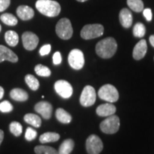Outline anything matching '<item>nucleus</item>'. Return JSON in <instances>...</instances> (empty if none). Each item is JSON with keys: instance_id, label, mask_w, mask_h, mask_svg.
Returning <instances> with one entry per match:
<instances>
[{"instance_id": "nucleus-17", "label": "nucleus", "mask_w": 154, "mask_h": 154, "mask_svg": "<svg viewBox=\"0 0 154 154\" xmlns=\"http://www.w3.org/2000/svg\"><path fill=\"white\" fill-rule=\"evenodd\" d=\"M119 20L124 28H129L132 25L133 16L131 11L128 9H121L119 14Z\"/></svg>"}, {"instance_id": "nucleus-25", "label": "nucleus", "mask_w": 154, "mask_h": 154, "mask_svg": "<svg viewBox=\"0 0 154 154\" xmlns=\"http://www.w3.org/2000/svg\"><path fill=\"white\" fill-rule=\"evenodd\" d=\"M25 82L29 87L33 91H36L39 87V82L38 79L32 74H27L25 76Z\"/></svg>"}, {"instance_id": "nucleus-41", "label": "nucleus", "mask_w": 154, "mask_h": 154, "mask_svg": "<svg viewBox=\"0 0 154 154\" xmlns=\"http://www.w3.org/2000/svg\"><path fill=\"white\" fill-rule=\"evenodd\" d=\"M1 29H2V26H1V25H0V32H1Z\"/></svg>"}, {"instance_id": "nucleus-14", "label": "nucleus", "mask_w": 154, "mask_h": 154, "mask_svg": "<svg viewBox=\"0 0 154 154\" xmlns=\"http://www.w3.org/2000/svg\"><path fill=\"white\" fill-rule=\"evenodd\" d=\"M147 52V43L145 39H141L136 44L133 50V57L136 60H140Z\"/></svg>"}, {"instance_id": "nucleus-26", "label": "nucleus", "mask_w": 154, "mask_h": 154, "mask_svg": "<svg viewBox=\"0 0 154 154\" xmlns=\"http://www.w3.org/2000/svg\"><path fill=\"white\" fill-rule=\"evenodd\" d=\"M127 5L131 10L140 12L143 10V2L142 0H127Z\"/></svg>"}, {"instance_id": "nucleus-40", "label": "nucleus", "mask_w": 154, "mask_h": 154, "mask_svg": "<svg viewBox=\"0 0 154 154\" xmlns=\"http://www.w3.org/2000/svg\"><path fill=\"white\" fill-rule=\"evenodd\" d=\"M78 2H84L87 1V0H77Z\"/></svg>"}, {"instance_id": "nucleus-4", "label": "nucleus", "mask_w": 154, "mask_h": 154, "mask_svg": "<svg viewBox=\"0 0 154 154\" xmlns=\"http://www.w3.org/2000/svg\"><path fill=\"white\" fill-rule=\"evenodd\" d=\"M56 33L61 39L67 40L72 38L73 28L70 20L67 18L60 19L56 26Z\"/></svg>"}, {"instance_id": "nucleus-9", "label": "nucleus", "mask_w": 154, "mask_h": 154, "mask_svg": "<svg viewBox=\"0 0 154 154\" xmlns=\"http://www.w3.org/2000/svg\"><path fill=\"white\" fill-rule=\"evenodd\" d=\"M96 98L95 89L91 86H86L81 94L80 103L84 107L91 106L95 103Z\"/></svg>"}, {"instance_id": "nucleus-27", "label": "nucleus", "mask_w": 154, "mask_h": 154, "mask_svg": "<svg viewBox=\"0 0 154 154\" xmlns=\"http://www.w3.org/2000/svg\"><path fill=\"white\" fill-rule=\"evenodd\" d=\"M36 154H58V151L52 147L47 146H37L34 148Z\"/></svg>"}, {"instance_id": "nucleus-11", "label": "nucleus", "mask_w": 154, "mask_h": 154, "mask_svg": "<svg viewBox=\"0 0 154 154\" xmlns=\"http://www.w3.org/2000/svg\"><path fill=\"white\" fill-rule=\"evenodd\" d=\"M22 38L23 46L28 51H32L37 47L38 38L35 34L31 32H26L22 34Z\"/></svg>"}, {"instance_id": "nucleus-22", "label": "nucleus", "mask_w": 154, "mask_h": 154, "mask_svg": "<svg viewBox=\"0 0 154 154\" xmlns=\"http://www.w3.org/2000/svg\"><path fill=\"white\" fill-rule=\"evenodd\" d=\"M60 136L59 134L54 132H47L44 133L39 137V141L42 143H50V142H55L59 140Z\"/></svg>"}, {"instance_id": "nucleus-6", "label": "nucleus", "mask_w": 154, "mask_h": 154, "mask_svg": "<svg viewBox=\"0 0 154 154\" xmlns=\"http://www.w3.org/2000/svg\"><path fill=\"white\" fill-rule=\"evenodd\" d=\"M100 99L110 103L118 101L119 94L118 90L111 84H106L100 88L98 92Z\"/></svg>"}, {"instance_id": "nucleus-20", "label": "nucleus", "mask_w": 154, "mask_h": 154, "mask_svg": "<svg viewBox=\"0 0 154 154\" xmlns=\"http://www.w3.org/2000/svg\"><path fill=\"white\" fill-rule=\"evenodd\" d=\"M24 120L26 123L32 125L36 128H39L42 125V119L39 116L34 113H26L24 116Z\"/></svg>"}, {"instance_id": "nucleus-23", "label": "nucleus", "mask_w": 154, "mask_h": 154, "mask_svg": "<svg viewBox=\"0 0 154 154\" xmlns=\"http://www.w3.org/2000/svg\"><path fill=\"white\" fill-rule=\"evenodd\" d=\"M5 41L10 47H15L19 43V36L14 31H8L5 33Z\"/></svg>"}, {"instance_id": "nucleus-13", "label": "nucleus", "mask_w": 154, "mask_h": 154, "mask_svg": "<svg viewBox=\"0 0 154 154\" xmlns=\"http://www.w3.org/2000/svg\"><path fill=\"white\" fill-rule=\"evenodd\" d=\"M18 60V57L14 51L5 46L0 45V63L4 61H9L12 63H16Z\"/></svg>"}, {"instance_id": "nucleus-19", "label": "nucleus", "mask_w": 154, "mask_h": 154, "mask_svg": "<svg viewBox=\"0 0 154 154\" xmlns=\"http://www.w3.org/2000/svg\"><path fill=\"white\" fill-rule=\"evenodd\" d=\"M74 147V141L71 138L65 140L61 144L58 154H70Z\"/></svg>"}, {"instance_id": "nucleus-39", "label": "nucleus", "mask_w": 154, "mask_h": 154, "mask_svg": "<svg viewBox=\"0 0 154 154\" xmlns=\"http://www.w3.org/2000/svg\"><path fill=\"white\" fill-rule=\"evenodd\" d=\"M149 41H150V43H151V45L154 47V35H151V36H150Z\"/></svg>"}, {"instance_id": "nucleus-35", "label": "nucleus", "mask_w": 154, "mask_h": 154, "mask_svg": "<svg viewBox=\"0 0 154 154\" xmlns=\"http://www.w3.org/2000/svg\"><path fill=\"white\" fill-rule=\"evenodd\" d=\"M61 61H62V59H61V54L59 51H57V52L54 53V54L53 55V63L54 64L58 65L60 64L61 63Z\"/></svg>"}, {"instance_id": "nucleus-1", "label": "nucleus", "mask_w": 154, "mask_h": 154, "mask_svg": "<svg viewBox=\"0 0 154 154\" xmlns=\"http://www.w3.org/2000/svg\"><path fill=\"white\" fill-rule=\"evenodd\" d=\"M117 50V43L113 37H108L99 42L96 46V52L102 59H110Z\"/></svg>"}, {"instance_id": "nucleus-8", "label": "nucleus", "mask_w": 154, "mask_h": 154, "mask_svg": "<svg viewBox=\"0 0 154 154\" xmlns=\"http://www.w3.org/2000/svg\"><path fill=\"white\" fill-rule=\"evenodd\" d=\"M68 61L70 66L76 70H79L84 66V54L79 49H73L69 53L68 57Z\"/></svg>"}, {"instance_id": "nucleus-34", "label": "nucleus", "mask_w": 154, "mask_h": 154, "mask_svg": "<svg viewBox=\"0 0 154 154\" xmlns=\"http://www.w3.org/2000/svg\"><path fill=\"white\" fill-rule=\"evenodd\" d=\"M11 0H0V12L6 10L10 5Z\"/></svg>"}, {"instance_id": "nucleus-16", "label": "nucleus", "mask_w": 154, "mask_h": 154, "mask_svg": "<svg viewBox=\"0 0 154 154\" xmlns=\"http://www.w3.org/2000/svg\"><path fill=\"white\" fill-rule=\"evenodd\" d=\"M17 14L22 20L27 21L34 16V11L32 8L26 5H20L17 9Z\"/></svg>"}, {"instance_id": "nucleus-36", "label": "nucleus", "mask_w": 154, "mask_h": 154, "mask_svg": "<svg viewBox=\"0 0 154 154\" xmlns=\"http://www.w3.org/2000/svg\"><path fill=\"white\" fill-rule=\"evenodd\" d=\"M143 11V16L146 17V20H147L148 22H151V21L152 20L151 9L149 8H147V9H145Z\"/></svg>"}, {"instance_id": "nucleus-37", "label": "nucleus", "mask_w": 154, "mask_h": 154, "mask_svg": "<svg viewBox=\"0 0 154 154\" xmlns=\"http://www.w3.org/2000/svg\"><path fill=\"white\" fill-rule=\"evenodd\" d=\"M4 94H5V90L2 86H0V99H2Z\"/></svg>"}, {"instance_id": "nucleus-12", "label": "nucleus", "mask_w": 154, "mask_h": 154, "mask_svg": "<svg viewBox=\"0 0 154 154\" xmlns=\"http://www.w3.org/2000/svg\"><path fill=\"white\" fill-rule=\"evenodd\" d=\"M34 109L38 113H39L44 119H49L52 114L53 107L50 103L47 101L38 102L34 106Z\"/></svg>"}, {"instance_id": "nucleus-31", "label": "nucleus", "mask_w": 154, "mask_h": 154, "mask_svg": "<svg viewBox=\"0 0 154 154\" xmlns=\"http://www.w3.org/2000/svg\"><path fill=\"white\" fill-rule=\"evenodd\" d=\"M13 110L11 103L8 101H4L0 103V111L2 113H9Z\"/></svg>"}, {"instance_id": "nucleus-24", "label": "nucleus", "mask_w": 154, "mask_h": 154, "mask_svg": "<svg viewBox=\"0 0 154 154\" xmlns=\"http://www.w3.org/2000/svg\"><path fill=\"white\" fill-rule=\"evenodd\" d=\"M0 19L4 24L8 25V26H15L18 23L17 17L9 13H5V14H2L0 17Z\"/></svg>"}, {"instance_id": "nucleus-5", "label": "nucleus", "mask_w": 154, "mask_h": 154, "mask_svg": "<svg viewBox=\"0 0 154 154\" xmlns=\"http://www.w3.org/2000/svg\"><path fill=\"white\" fill-rule=\"evenodd\" d=\"M104 28L101 24H87L81 31V36L84 39H91L103 35Z\"/></svg>"}, {"instance_id": "nucleus-33", "label": "nucleus", "mask_w": 154, "mask_h": 154, "mask_svg": "<svg viewBox=\"0 0 154 154\" xmlns=\"http://www.w3.org/2000/svg\"><path fill=\"white\" fill-rule=\"evenodd\" d=\"M51 45L50 44H46V45H44L43 47H42L41 49L39 50V53H40V55L42 56H46L47 54H49L50 53V51H51Z\"/></svg>"}, {"instance_id": "nucleus-3", "label": "nucleus", "mask_w": 154, "mask_h": 154, "mask_svg": "<svg viewBox=\"0 0 154 154\" xmlns=\"http://www.w3.org/2000/svg\"><path fill=\"white\" fill-rule=\"evenodd\" d=\"M120 127V119L114 114L107 116L100 124V129L103 133L107 134H113L116 133Z\"/></svg>"}, {"instance_id": "nucleus-30", "label": "nucleus", "mask_w": 154, "mask_h": 154, "mask_svg": "<svg viewBox=\"0 0 154 154\" xmlns=\"http://www.w3.org/2000/svg\"><path fill=\"white\" fill-rule=\"evenodd\" d=\"M133 33H134V35L136 37H143L146 34V27L144 26V24L140 22L135 24L134 30H133Z\"/></svg>"}, {"instance_id": "nucleus-18", "label": "nucleus", "mask_w": 154, "mask_h": 154, "mask_svg": "<svg viewBox=\"0 0 154 154\" xmlns=\"http://www.w3.org/2000/svg\"><path fill=\"white\" fill-rule=\"evenodd\" d=\"M10 97L17 101H25L29 99L27 92L22 88H16L10 91Z\"/></svg>"}, {"instance_id": "nucleus-10", "label": "nucleus", "mask_w": 154, "mask_h": 154, "mask_svg": "<svg viewBox=\"0 0 154 154\" xmlns=\"http://www.w3.org/2000/svg\"><path fill=\"white\" fill-rule=\"evenodd\" d=\"M54 89L56 92L63 99H69L73 94L72 85L65 80H59L56 82Z\"/></svg>"}, {"instance_id": "nucleus-28", "label": "nucleus", "mask_w": 154, "mask_h": 154, "mask_svg": "<svg viewBox=\"0 0 154 154\" xmlns=\"http://www.w3.org/2000/svg\"><path fill=\"white\" fill-rule=\"evenodd\" d=\"M36 74L40 76L48 77L51 75V70L47 66H44L42 64H37L34 68Z\"/></svg>"}, {"instance_id": "nucleus-2", "label": "nucleus", "mask_w": 154, "mask_h": 154, "mask_svg": "<svg viewBox=\"0 0 154 154\" xmlns=\"http://www.w3.org/2000/svg\"><path fill=\"white\" fill-rule=\"evenodd\" d=\"M36 8L41 14L49 17H57L61 11L60 5L54 0H38Z\"/></svg>"}, {"instance_id": "nucleus-32", "label": "nucleus", "mask_w": 154, "mask_h": 154, "mask_svg": "<svg viewBox=\"0 0 154 154\" xmlns=\"http://www.w3.org/2000/svg\"><path fill=\"white\" fill-rule=\"evenodd\" d=\"M36 136H37V132L35 130L33 129L31 127H28L26 130V133H25V138L28 141H31V140L35 139Z\"/></svg>"}, {"instance_id": "nucleus-7", "label": "nucleus", "mask_w": 154, "mask_h": 154, "mask_svg": "<svg viewBox=\"0 0 154 154\" xmlns=\"http://www.w3.org/2000/svg\"><path fill=\"white\" fill-rule=\"evenodd\" d=\"M103 148L101 138L96 135L88 136L86 141V149L88 154H99Z\"/></svg>"}, {"instance_id": "nucleus-29", "label": "nucleus", "mask_w": 154, "mask_h": 154, "mask_svg": "<svg viewBox=\"0 0 154 154\" xmlns=\"http://www.w3.org/2000/svg\"><path fill=\"white\" fill-rule=\"evenodd\" d=\"M9 131L15 136H19L22 133V126L17 121H13L9 124Z\"/></svg>"}, {"instance_id": "nucleus-38", "label": "nucleus", "mask_w": 154, "mask_h": 154, "mask_svg": "<svg viewBox=\"0 0 154 154\" xmlns=\"http://www.w3.org/2000/svg\"><path fill=\"white\" fill-rule=\"evenodd\" d=\"M4 139V131L2 130H0V145Z\"/></svg>"}, {"instance_id": "nucleus-15", "label": "nucleus", "mask_w": 154, "mask_h": 154, "mask_svg": "<svg viewBox=\"0 0 154 154\" xmlns=\"http://www.w3.org/2000/svg\"><path fill=\"white\" fill-rule=\"evenodd\" d=\"M116 111V108L114 105L111 104V103H107L99 106L96 109V113L99 116L107 117L114 114Z\"/></svg>"}, {"instance_id": "nucleus-21", "label": "nucleus", "mask_w": 154, "mask_h": 154, "mask_svg": "<svg viewBox=\"0 0 154 154\" xmlns=\"http://www.w3.org/2000/svg\"><path fill=\"white\" fill-rule=\"evenodd\" d=\"M56 117L62 124H69L72 121V116L61 108H59L56 111Z\"/></svg>"}]
</instances>
